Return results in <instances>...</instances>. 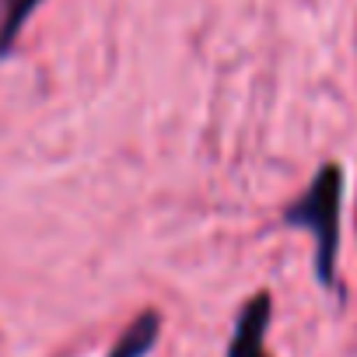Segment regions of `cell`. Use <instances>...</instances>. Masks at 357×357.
<instances>
[{"mask_svg":"<svg viewBox=\"0 0 357 357\" xmlns=\"http://www.w3.org/2000/svg\"><path fill=\"white\" fill-rule=\"evenodd\" d=\"M340 204H343V172L336 165H322L308 190L287 207V225L305 228L315 242V273L326 287H333L336 252H340Z\"/></svg>","mask_w":357,"mask_h":357,"instance_id":"1","label":"cell"},{"mask_svg":"<svg viewBox=\"0 0 357 357\" xmlns=\"http://www.w3.org/2000/svg\"><path fill=\"white\" fill-rule=\"evenodd\" d=\"M266 326H270V294H256L245 301L235 322L228 357H266Z\"/></svg>","mask_w":357,"mask_h":357,"instance_id":"2","label":"cell"},{"mask_svg":"<svg viewBox=\"0 0 357 357\" xmlns=\"http://www.w3.org/2000/svg\"><path fill=\"white\" fill-rule=\"evenodd\" d=\"M154 340H158V315L147 312V315L133 319V322L123 329V336L112 343L109 357H147L151 347H154Z\"/></svg>","mask_w":357,"mask_h":357,"instance_id":"3","label":"cell"},{"mask_svg":"<svg viewBox=\"0 0 357 357\" xmlns=\"http://www.w3.org/2000/svg\"><path fill=\"white\" fill-rule=\"evenodd\" d=\"M39 8V0H8L4 4V22H0V53H8L18 39V32L25 29L29 15Z\"/></svg>","mask_w":357,"mask_h":357,"instance_id":"4","label":"cell"}]
</instances>
